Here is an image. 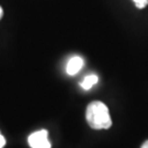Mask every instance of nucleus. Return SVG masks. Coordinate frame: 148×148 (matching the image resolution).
<instances>
[{"mask_svg":"<svg viewBox=\"0 0 148 148\" xmlns=\"http://www.w3.org/2000/svg\"><path fill=\"white\" fill-rule=\"evenodd\" d=\"M2 16H3V10H2V8L0 7V19L2 18Z\"/></svg>","mask_w":148,"mask_h":148,"instance_id":"obj_8","label":"nucleus"},{"mask_svg":"<svg viewBox=\"0 0 148 148\" xmlns=\"http://www.w3.org/2000/svg\"><path fill=\"white\" fill-rule=\"evenodd\" d=\"M98 80H99V78H98L97 75H88V76L85 77V79L80 84V86H81L82 89L90 90L97 82H98Z\"/></svg>","mask_w":148,"mask_h":148,"instance_id":"obj_4","label":"nucleus"},{"mask_svg":"<svg viewBox=\"0 0 148 148\" xmlns=\"http://www.w3.org/2000/svg\"><path fill=\"white\" fill-rule=\"evenodd\" d=\"M5 145V138L1 135V133H0V148H3Z\"/></svg>","mask_w":148,"mask_h":148,"instance_id":"obj_6","label":"nucleus"},{"mask_svg":"<svg viewBox=\"0 0 148 148\" xmlns=\"http://www.w3.org/2000/svg\"><path fill=\"white\" fill-rule=\"evenodd\" d=\"M86 120L93 130H108L112 125V120L108 106L101 101H93L86 110Z\"/></svg>","mask_w":148,"mask_h":148,"instance_id":"obj_1","label":"nucleus"},{"mask_svg":"<svg viewBox=\"0 0 148 148\" xmlns=\"http://www.w3.org/2000/svg\"><path fill=\"white\" fill-rule=\"evenodd\" d=\"M82 66H84V59L80 56H74L69 59V62L67 63L66 71L69 76H74L77 73H79V70L82 68Z\"/></svg>","mask_w":148,"mask_h":148,"instance_id":"obj_3","label":"nucleus"},{"mask_svg":"<svg viewBox=\"0 0 148 148\" xmlns=\"http://www.w3.org/2000/svg\"><path fill=\"white\" fill-rule=\"evenodd\" d=\"M140 148H148V140H146V142L142 145V147H140Z\"/></svg>","mask_w":148,"mask_h":148,"instance_id":"obj_7","label":"nucleus"},{"mask_svg":"<svg viewBox=\"0 0 148 148\" xmlns=\"http://www.w3.org/2000/svg\"><path fill=\"white\" fill-rule=\"evenodd\" d=\"M27 143L31 148H51V142L48 140V133L46 130H41L32 133L27 138Z\"/></svg>","mask_w":148,"mask_h":148,"instance_id":"obj_2","label":"nucleus"},{"mask_svg":"<svg viewBox=\"0 0 148 148\" xmlns=\"http://www.w3.org/2000/svg\"><path fill=\"white\" fill-rule=\"evenodd\" d=\"M133 1L135 2L136 7H137V8H139V9H143V8H145V7L147 5V3H148V0H133Z\"/></svg>","mask_w":148,"mask_h":148,"instance_id":"obj_5","label":"nucleus"}]
</instances>
